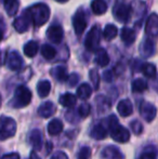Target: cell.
Here are the masks:
<instances>
[{"instance_id": "obj_1", "label": "cell", "mask_w": 158, "mask_h": 159, "mask_svg": "<svg viewBox=\"0 0 158 159\" xmlns=\"http://www.w3.org/2000/svg\"><path fill=\"white\" fill-rule=\"evenodd\" d=\"M25 13L29 17L30 22H33L36 26H42L48 22L50 17V9L46 3L42 2L34 4L29 9H27Z\"/></svg>"}, {"instance_id": "obj_2", "label": "cell", "mask_w": 158, "mask_h": 159, "mask_svg": "<svg viewBox=\"0 0 158 159\" xmlns=\"http://www.w3.org/2000/svg\"><path fill=\"white\" fill-rule=\"evenodd\" d=\"M108 129L111 132V136L113 140H115L118 143H127L130 139V132L124 127L120 126L118 122V118L115 115H111L105 120Z\"/></svg>"}, {"instance_id": "obj_3", "label": "cell", "mask_w": 158, "mask_h": 159, "mask_svg": "<svg viewBox=\"0 0 158 159\" xmlns=\"http://www.w3.org/2000/svg\"><path fill=\"white\" fill-rule=\"evenodd\" d=\"M16 132V122L14 119L7 116L0 117V140L12 138Z\"/></svg>"}, {"instance_id": "obj_4", "label": "cell", "mask_w": 158, "mask_h": 159, "mask_svg": "<svg viewBox=\"0 0 158 159\" xmlns=\"http://www.w3.org/2000/svg\"><path fill=\"white\" fill-rule=\"evenodd\" d=\"M32 101V92L25 86H20L14 92L12 105L14 107H25Z\"/></svg>"}, {"instance_id": "obj_5", "label": "cell", "mask_w": 158, "mask_h": 159, "mask_svg": "<svg viewBox=\"0 0 158 159\" xmlns=\"http://www.w3.org/2000/svg\"><path fill=\"white\" fill-rule=\"evenodd\" d=\"M114 17L120 23H127L130 19V6L126 0H116L113 9Z\"/></svg>"}, {"instance_id": "obj_6", "label": "cell", "mask_w": 158, "mask_h": 159, "mask_svg": "<svg viewBox=\"0 0 158 159\" xmlns=\"http://www.w3.org/2000/svg\"><path fill=\"white\" fill-rule=\"evenodd\" d=\"M101 40V30L97 25H94L90 30L84 40V47L89 51H97Z\"/></svg>"}, {"instance_id": "obj_7", "label": "cell", "mask_w": 158, "mask_h": 159, "mask_svg": "<svg viewBox=\"0 0 158 159\" xmlns=\"http://www.w3.org/2000/svg\"><path fill=\"white\" fill-rule=\"evenodd\" d=\"M146 12V4L142 0H133L130 4V16H134V23L135 25H139L141 23L143 16Z\"/></svg>"}, {"instance_id": "obj_8", "label": "cell", "mask_w": 158, "mask_h": 159, "mask_svg": "<svg viewBox=\"0 0 158 159\" xmlns=\"http://www.w3.org/2000/svg\"><path fill=\"white\" fill-rule=\"evenodd\" d=\"M73 26H74L75 34L77 36H81L87 27V16L82 9L77 11L73 17Z\"/></svg>"}, {"instance_id": "obj_9", "label": "cell", "mask_w": 158, "mask_h": 159, "mask_svg": "<svg viewBox=\"0 0 158 159\" xmlns=\"http://www.w3.org/2000/svg\"><path fill=\"white\" fill-rule=\"evenodd\" d=\"M140 114L143 117V119L147 122H152L155 119L157 114L156 107L153 104L148 102H142L141 106H140Z\"/></svg>"}, {"instance_id": "obj_10", "label": "cell", "mask_w": 158, "mask_h": 159, "mask_svg": "<svg viewBox=\"0 0 158 159\" xmlns=\"http://www.w3.org/2000/svg\"><path fill=\"white\" fill-rule=\"evenodd\" d=\"M23 59L22 57L16 52V51H11L8 54V57H7V66H8L9 69L11 70H20L23 67Z\"/></svg>"}, {"instance_id": "obj_11", "label": "cell", "mask_w": 158, "mask_h": 159, "mask_svg": "<svg viewBox=\"0 0 158 159\" xmlns=\"http://www.w3.org/2000/svg\"><path fill=\"white\" fill-rule=\"evenodd\" d=\"M63 28L60 25H51L47 30V37L53 43H60L63 39Z\"/></svg>"}, {"instance_id": "obj_12", "label": "cell", "mask_w": 158, "mask_h": 159, "mask_svg": "<svg viewBox=\"0 0 158 159\" xmlns=\"http://www.w3.org/2000/svg\"><path fill=\"white\" fill-rule=\"evenodd\" d=\"M102 159H124V154L120 152V149L116 146L108 145L102 151L101 153Z\"/></svg>"}, {"instance_id": "obj_13", "label": "cell", "mask_w": 158, "mask_h": 159, "mask_svg": "<svg viewBox=\"0 0 158 159\" xmlns=\"http://www.w3.org/2000/svg\"><path fill=\"white\" fill-rule=\"evenodd\" d=\"M145 33L152 37H156L158 34V16L156 13H152L147 19L145 25Z\"/></svg>"}, {"instance_id": "obj_14", "label": "cell", "mask_w": 158, "mask_h": 159, "mask_svg": "<svg viewBox=\"0 0 158 159\" xmlns=\"http://www.w3.org/2000/svg\"><path fill=\"white\" fill-rule=\"evenodd\" d=\"M29 24H30V20L25 12H24L23 15L16 17L14 20V22H13V26H14L15 30L19 33H25L28 30V27H29Z\"/></svg>"}, {"instance_id": "obj_15", "label": "cell", "mask_w": 158, "mask_h": 159, "mask_svg": "<svg viewBox=\"0 0 158 159\" xmlns=\"http://www.w3.org/2000/svg\"><path fill=\"white\" fill-rule=\"evenodd\" d=\"M140 53L143 57L147 59L154 55L155 53V43L153 42V40L151 39H145L140 46Z\"/></svg>"}, {"instance_id": "obj_16", "label": "cell", "mask_w": 158, "mask_h": 159, "mask_svg": "<svg viewBox=\"0 0 158 159\" xmlns=\"http://www.w3.org/2000/svg\"><path fill=\"white\" fill-rule=\"evenodd\" d=\"M28 142L29 144L32 145V147L36 151H39L41 148V145H42V136L41 133H40L39 130L34 129L29 132L28 134Z\"/></svg>"}, {"instance_id": "obj_17", "label": "cell", "mask_w": 158, "mask_h": 159, "mask_svg": "<svg viewBox=\"0 0 158 159\" xmlns=\"http://www.w3.org/2000/svg\"><path fill=\"white\" fill-rule=\"evenodd\" d=\"M117 111L122 117H128L132 114L133 111V105L129 100H121L117 105Z\"/></svg>"}, {"instance_id": "obj_18", "label": "cell", "mask_w": 158, "mask_h": 159, "mask_svg": "<svg viewBox=\"0 0 158 159\" xmlns=\"http://www.w3.org/2000/svg\"><path fill=\"white\" fill-rule=\"evenodd\" d=\"M55 113V106L52 102H46L42 103L38 108V114L42 118H49Z\"/></svg>"}, {"instance_id": "obj_19", "label": "cell", "mask_w": 158, "mask_h": 159, "mask_svg": "<svg viewBox=\"0 0 158 159\" xmlns=\"http://www.w3.org/2000/svg\"><path fill=\"white\" fill-rule=\"evenodd\" d=\"M90 136L94 140H103L107 136V130L103 125H95L94 127L91 129Z\"/></svg>"}, {"instance_id": "obj_20", "label": "cell", "mask_w": 158, "mask_h": 159, "mask_svg": "<svg viewBox=\"0 0 158 159\" xmlns=\"http://www.w3.org/2000/svg\"><path fill=\"white\" fill-rule=\"evenodd\" d=\"M59 102L62 106L67 107V108H73L77 103V98H76V95L67 92V93H64L63 95H61Z\"/></svg>"}, {"instance_id": "obj_21", "label": "cell", "mask_w": 158, "mask_h": 159, "mask_svg": "<svg viewBox=\"0 0 158 159\" xmlns=\"http://www.w3.org/2000/svg\"><path fill=\"white\" fill-rule=\"evenodd\" d=\"M51 75L60 82L66 81L68 78L67 69H66V67H64V66H56V67H54V68H52Z\"/></svg>"}, {"instance_id": "obj_22", "label": "cell", "mask_w": 158, "mask_h": 159, "mask_svg": "<svg viewBox=\"0 0 158 159\" xmlns=\"http://www.w3.org/2000/svg\"><path fill=\"white\" fill-rule=\"evenodd\" d=\"M120 36H121V40L127 44V46L132 44L133 42L135 41V38H137V35H135L134 30H131V28H129V27L122 28Z\"/></svg>"}, {"instance_id": "obj_23", "label": "cell", "mask_w": 158, "mask_h": 159, "mask_svg": "<svg viewBox=\"0 0 158 159\" xmlns=\"http://www.w3.org/2000/svg\"><path fill=\"white\" fill-rule=\"evenodd\" d=\"M91 9L97 15H102L107 11V3L105 0H93L91 2Z\"/></svg>"}, {"instance_id": "obj_24", "label": "cell", "mask_w": 158, "mask_h": 159, "mask_svg": "<svg viewBox=\"0 0 158 159\" xmlns=\"http://www.w3.org/2000/svg\"><path fill=\"white\" fill-rule=\"evenodd\" d=\"M94 62L101 67H105L106 65H108V63H110V57H108L107 52H106L104 49H99V50H97Z\"/></svg>"}, {"instance_id": "obj_25", "label": "cell", "mask_w": 158, "mask_h": 159, "mask_svg": "<svg viewBox=\"0 0 158 159\" xmlns=\"http://www.w3.org/2000/svg\"><path fill=\"white\" fill-rule=\"evenodd\" d=\"M63 122L60 119H52L48 125V132L50 135H57L63 130Z\"/></svg>"}, {"instance_id": "obj_26", "label": "cell", "mask_w": 158, "mask_h": 159, "mask_svg": "<svg viewBox=\"0 0 158 159\" xmlns=\"http://www.w3.org/2000/svg\"><path fill=\"white\" fill-rule=\"evenodd\" d=\"M3 6L9 16H14L19 11V0H3Z\"/></svg>"}, {"instance_id": "obj_27", "label": "cell", "mask_w": 158, "mask_h": 159, "mask_svg": "<svg viewBox=\"0 0 158 159\" xmlns=\"http://www.w3.org/2000/svg\"><path fill=\"white\" fill-rule=\"evenodd\" d=\"M51 91V84L48 80H41L37 84V92L40 98H46Z\"/></svg>"}, {"instance_id": "obj_28", "label": "cell", "mask_w": 158, "mask_h": 159, "mask_svg": "<svg viewBox=\"0 0 158 159\" xmlns=\"http://www.w3.org/2000/svg\"><path fill=\"white\" fill-rule=\"evenodd\" d=\"M38 49H39V47H38L37 41H34V40L28 41L27 43L24 46V54L28 57H34L35 55L37 54V52H38Z\"/></svg>"}, {"instance_id": "obj_29", "label": "cell", "mask_w": 158, "mask_h": 159, "mask_svg": "<svg viewBox=\"0 0 158 159\" xmlns=\"http://www.w3.org/2000/svg\"><path fill=\"white\" fill-rule=\"evenodd\" d=\"M92 94V88L88 84H81L77 89V96L81 100H87Z\"/></svg>"}, {"instance_id": "obj_30", "label": "cell", "mask_w": 158, "mask_h": 159, "mask_svg": "<svg viewBox=\"0 0 158 159\" xmlns=\"http://www.w3.org/2000/svg\"><path fill=\"white\" fill-rule=\"evenodd\" d=\"M131 89H132V92H134V93L144 92V91L147 89V82L144 79H142V78H137V79H134L132 81Z\"/></svg>"}, {"instance_id": "obj_31", "label": "cell", "mask_w": 158, "mask_h": 159, "mask_svg": "<svg viewBox=\"0 0 158 159\" xmlns=\"http://www.w3.org/2000/svg\"><path fill=\"white\" fill-rule=\"evenodd\" d=\"M41 55L46 60H52L56 57V49L54 47L50 46V44H43L41 47Z\"/></svg>"}, {"instance_id": "obj_32", "label": "cell", "mask_w": 158, "mask_h": 159, "mask_svg": "<svg viewBox=\"0 0 158 159\" xmlns=\"http://www.w3.org/2000/svg\"><path fill=\"white\" fill-rule=\"evenodd\" d=\"M156 158H157V151H156V147L153 146V145L145 147L139 157V159H156Z\"/></svg>"}, {"instance_id": "obj_33", "label": "cell", "mask_w": 158, "mask_h": 159, "mask_svg": "<svg viewBox=\"0 0 158 159\" xmlns=\"http://www.w3.org/2000/svg\"><path fill=\"white\" fill-rule=\"evenodd\" d=\"M117 33H118V30H117L116 26L113 25V24H108V25H106L105 28H104L103 36L106 40L110 41V40H113L115 37H116Z\"/></svg>"}, {"instance_id": "obj_34", "label": "cell", "mask_w": 158, "mask_h": 159, "mask_svg": "<svg viewBox=\"0 0 158 159\" xmlns=\"http://www.w3.org/2000/svg\"><path fill=\"white\" fill-rule=\"evenodd\" d=\"M142 73L144 74V76L147 78H153L156 77V66L152 63H145L142 65Z\"/></svg>"}, {"instance_id": "obj_35", "label": "cell", "mask_w": 158, "mask_h": 159, "mask_svg": "<svg viewBox=\"0 0 158 159\" xmlns=\"http://www.w3.org/2000/svg\"><path fill=\"white\" fill-rule=\"evenodd\" d=\"M91 113V106L87 103H84L78 107V117L86 118L90 115Z\"/></svg>"}, {"instance_id": "obj_36", "label": "cell", "mask_w": 158, "mask_h": 159, "mask_svg": "<svg viewBox=\"0 0 158 159\" xmlns=\"http://www.w3.org/2000/svg\"><path fill=\"white\" fill-rule=\"evenodd\" d=\"M89 77L91 79V82H92L94 89H97L100 86V76L99 73H97V69H91L90 73H89Z\"/></svg>"}, {"instance_id": "obj_37", "label": "cell", "mask_w": 158, "mask_h": 159, "mask_svg": "<svg viewBox=\"0 0 158 159\" xmlns=\"http://www.w3.org/2000/svg\"><path fill=\"white\" fill-rule=\"evenodd\" d=\"M130 127H131L132 132L134 134H137V135H139V134L142 133V131H143V126H142V124L139 120H133V121H131Z\"/></svg>"}, {"instance_id": "obj_38", "label": "cell", "mask_w": 158, "mask_h": 159, "mask_svg": "<svg viewBox=\"0 0 158 159\" xmlns=\"http://www.w3.org/2000/svg\"><path fill=\"white\" fill-rule=\"evenodd\" d=\"M91 157V149L90 147L84 146L80 148L78 156H77V159H90Z\"/></svg>"}, {"instance_id": "obj_39", "label": "cell", "mask_w": 158, "mask_h": 159, "mask_svg": "<svg viewBox=\"0 0 158 159\" xmlns=\"http://www.w3.org/2000/svg\"><path fill=\"white\" fill-rule=\"evenodd\" d=\"M67 80H68V84H70V87H74V86H76L77 82H78L79 76L77 75L76 73H74V74H72L70 76H68Z\"/></svg>"}, {"instance_id": "obj_40", "label": "cell", "mask_w": 158, "mask_h": 159, "mask_svg": "<svg viewBox=\"0 0 158 159\" xmlns=\"http://www.w3.org/2000/svg\"><path fill=\"white\" fill-rule=\"evenodd\" d=\"M50 159H68V157L64 152H56Z\"/></svg>"}, {"instance_id": "obj_41", "label": "cell", "mask_w": 158, "mask_h": 159, "mask_svg": "<svg viewBox=\"0 0 158 159\" xmlns=\"http://www.w3.org/2000/svg\"><path fill=\"white\" fill-rule=\"evenodd\" d=\"M103 78H104V80L105 81H107V82H111L113 80V73L111 70H106V71H104V74H103Z\"/></svg>"}, {"instance_id": "obj_42", "label": "cell", "mask_w": 158, "mask_h": 159, "mask_svg": "<svg viewBox=\"0 0 158 159\" xmlns=\"http://www.w3.org/2000/svg\"><path fill=\"white\" fill-rule=\"evenodd\" d=\"M2 159H20V156L19 154L16 153H11V154H7V155H4Z\"/></svg>"}, {"instance_id": "obj_43", "label": "cell", "mask_w": 158, "mask_h": 159, "mask_svg": "<svg viewBox=\"0 0 158 159\" xmlns=\"http://www.w3.org/2000/svg\"><path fill=\"white\" fill-rule=\"evenodd\" d=\"M28 159H40V157L37 155L36 153H35V152H32V153H30V155H29V158H28Z\"/></svg>"}, {"instance_id": "obj_44", "label": "cell", "mask_w": 158, "mask_h": 159, "mask_svg": "<svg viewBox=\"0 0 158 159\" xmlns=\"http://www.w3.org/2000/svg\"><path fill=\"white\" fill-rule=\"evenodd\" d=\"M3 63V57H2V53L0 52V65H2Z\"/></svg>"}, {"instance_id": "obj_45", "label": "cell", "mask_w": 158, "mask_h": 159, "mask_svg": "<svg viewBox=\"0 0 158 159\" xmlns=\"http://www.w3.org/2000/svg\"><path fill=\"white\" fill-rule=\"evenodd\" d=\"M55 1H57V2H60V3H64V2H66V1H68V0H55Z\"/></svg>"}, {"instance_id": "obj_46", "label": "cell", "mask_w": 158, "mask_h": 159, "mask_svg": "<svg viewBox=\"0 0 158 159\" xmlns=\"http://www.w3.org/2000/svg\"><path fill=\"white\" fill-rule=\"evenodd\" d=\"M2 38H3V34H2V30H0V41L2 40Z\"/></svg>"}, {"instance_id": "obj_47", "label": "cell", "mask_w": 158, "mask_h": 159, "mask_svg": "<svg viewBox=\"0 0 158 159\" xmlns=\"http://www.w3.org/2000/svg\"><path fill=\"white\" fill-rule=\"evenodd\" d=\"M0 106H1V96H0Z\"/></svg>"}]
</instances>
